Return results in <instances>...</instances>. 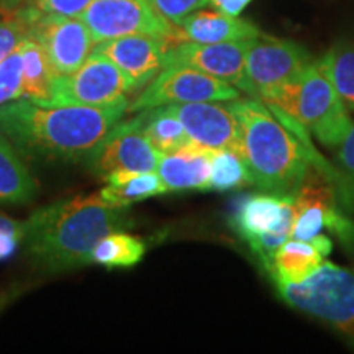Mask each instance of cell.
Masks as SVG:
<instances>
[{
    "label": "cell",
    "mask_w": 354,
    "mask_h": 354,
    "mask_svg": "<svg viewBox=\"0 0 354 354\" xmlns=\"http://www.w3.org/2000/svg\"><path fill=\"white\" fill-rule=\"evenodd\" d=\"M294 203L297 209V220L292 240L310 241L325 227L344 241L354 238V223L339 214L333 190L320 177L305 176L304 183L294 194Z\"/></svg>",
    "instance_id": "4fadbf2b"
},
{
    "label": "cell",
    "mask_w": 354,
    "mask_h": 354,
    "mask_svg": "<svg viewBox=\"0 0 354 354\" xmlns=\"http://www.w3.org/2000/svg\"><path fill=\"white\" fill-rule=\"evenodd\" d=\"M12 295H13L12 292H3V294H0V312H2V310L6 308L8 304H10Z\"/></svg>",
    "instance_id": "e575fe53"
},
{
    "label": "cell",
    "mask_w": 354,
    "mask_h": 354,
    "mask_svg": "<svg viewBox=\"0 0 354 354\" xmlns=\"http://www.w3.org/2000/svg\"><path fill=\"white\" fill-rule=\"evenodd\" d=\"M253 0H210V6L215 8V10H220L227 15L240 17L241 12L250 6Z\"/></svg>",
    "instance_id": "1f68e13d"
},
{
    "label": "cell",
    "mask_w": 354,
    "mask_h": 354,
    "mask_svg": "<svg viewBox=\"0 0 354 354\" xmlns=\"http://www.w3.org/2000/svg\"><path fill=\"white\" fill-rule=\"evenodd\" d=\"M292 307L354 336V269L323 261L299 284H276Z\"/></svg>",
    "instance_id": "277c9868"
},
{
    "label": "cell",
    "mask_w": 354,
    "mask_h": 354,
    "mask_svg": "<svg viewBox=\"0 0 354 354\" xmlns=\"http://www.w3.org/2000/svg\"><path fill=\"white\" fill-rule=\"evenodd\" d=\"M312 61L302 44L290 39L264 35L250 39L245 56V92L253 99H263L287 84L297 82Z\"/></svg>",
    "instance_id": "8992f818"
},
{
    "label": "cell",
    "mask_w": 354,
    "mask_h": 354,
    "mask_svg": "<svg viewBox=\"0 0 354 354\" xmlns=\"http://www.w3.org/2000/svg\"><path fill=\"white\" fill-rule=\"evenodd\" d=\"M165 19L177 24L190 12L205 7L210 0H149Z\"/></svg>",
    "instance_id": "f1b7e54d"
},
{
    "label": "cell",
    "mask_w": 354,
    "mask_h": 354,
    "mask_svg": "<svg viewBox=\"0 0 354 354\" xmlns=\"http://www.w3.org/2000/svg\"><path fill=\"white\" fill-rule=\"evenodd\" d=\"M130 92H135L130 79L107 57L91 53L77 71L55 76L50 99L41 105H105Z\"/></svg>",
    "instance_id": "ba28073f"
},
{
    "label": "cell",
    "mask_w": 354,
    "mask_h": 354,
    "mask_svg": "<svg viewBox=\"0 0 354 354\" xmlns=\"http://www.w3.org/2000/svg\"><path fill=\"white\" fill-rule=\"evenodd\" d=\"M104 180L107 185L100 190V196L113 205L125 207V209L131 203L167 192L158 171L136 172L118 169L109 174Z\"/></svg>",
    "instance_id": "44dd1931"
},
{
    "label": "cell",
    "mask_w": 354,
    "mask_h": 354,
    "mask_svg": "<svg viewBox=\"0 0 354 354\" xmlns=\"http://www.w3.org/2000/svg\"><path fill=\"white\" fill-rule=\"evenodd\" d=\"M166 109L183 123L190 140L210 149H233L240 154V125L228 102L167 104Z\"/></svg>",
    "instance_id": "9a60e30c"
},
{
    "label": "cell",
    "mask_w": 354,
    "mask_h": 354,
    "mask_svg": "<svg viewBox=\"0 0 354 354\" xmlns=\"http://www.w3.org/2000/svg\"><path fill=\"white\" fill-rule=\"evenodd\" d=\"M297 209L294 196L258 194L245 198L234 212L232 225L246 243L259 234L271 232L282 240H290Z\"/></svg>",
    "instance_id": "2e32d148"
},
{
    "label": "cell",
    "mask_w": 354,
    "mask_h": 354,
    "mask_svg": "<svg viewBox=\"0 0 354 354\" xmlns=\"http://www.w3.org/2000/svg\"><path fill=\"white\" fill-rule=\"evenodd\" d=\"M146 246L143 240L133 234L115 232L104 236L91 253V263L105 268H133L143 259Z\"/></svg>",
    "instance_id": "cb8c5ba5"
},
{
    "label": "cell",
    "mask_w": 354,
    "mask_h": 354,
    "mask_svg": "<svg viewBox=\"0 0 354 354\" xmlns=\"http://www.w3.org/2000/svg\"><path fill=\"white\" fill-rule=\"evenodd\" d=\"M24 56V77H21L20 99H28L44 104L50 99L51 84L55 79L50 61L37 39L28 37L20 44Z\"/></svg>",
    "instance_id": "7402d4cb"
},
{
    "label": "cell",
    "mask_w": 354,
    "mask_h": 354,
    "mask_svg": "<svg viewBox=\"0 0 354 354\" xmlns=\"http://www.w3.org/2000/svg\"><path fill=\"white\" fill-rule=\"evenodd\" d=\"M286 117L300 123L325 146L342 145L353 127L349 110L336 92L322 59L312 61L299 79L294 107Z\"/></svg>",
    "instance_id": "5b68a950"
},
{
    "label": "cell",
    "mask_w": 354,
    "mask_h": 354,
    "mask_svg": "<svg viewBox=\"0 0 354 354\" xmlns=\"http://www.w3.org/2000/svg\"><path fill=\"white\" fill-rule=\"evenodd\" d=\"M251 184L250 171L233 149H214L210 154L209 190L228 192Z\"/></svg>",
    "instance_id": "484cf974"
},
{
    "label": "cell",
    "mask_w": 354,
    "mask_h": 354,
    "mask_svg": "<svg viewBox=\"0 0 354 354\" xmlns=\"http://www.w3.org/2000/svg\"><path fill=\"white\" fill-rule=\"evenodd\" d=\"M171 44V39L154 35H128L97 43L92 53L112 61L138 91L165 69Z\"/></svg>",
    "instance_id": "7c38bea8"
},
{
    "label": "cell",
    "mask_w": 354,
    "mask_h": 354,
    "mask_svg": "<svg viewBox=\"0 0 354 354\" xmlns=\"http://www.w3.org/2000/svg\"><path fill=\"white\" fill-rule=\"evenodd\" d=\"M339 159L344 169H348L351 174H354V123L349 128L348 135L344 136L342 141V149H339Z\"/></svg>",
    "instance_id": "4dcf8cb0"
},
{
    "label": "cell",
    "mask_w": 354,
    "mask_h": 354,
    "mask_svg": "<svg viewBox=\"0 0 354 354\" xmlns=\"http://www.w3.org/2000/svg\"><path fill=\"white\" fill-rule=\"evenodd\" d=\"M95 44L128 35H154L179 41L177 26L159 13L149 0H92L79 15Z\"/></svg>",
    "instance_id": "52a82bcc"
},
{
    "label": "cell",
    "mask_w": 354,
    "mask_h": 354,
    "mask_svg": "<svg viewBox=\"0 0 354 354\" xmlns=\"http://www.w3.org/2000/svg\"><path fill=\"white\" fill-rule=\"evenodd\" d=\"M310 243H312L313 246L317 248L318 251H320V253L325 256H328L330 253H331V248H333V245H331V240L328 236H325V234H322V233H318L317 236H313L312 240H310Z\"/></svg>",
    "instance_id": "836d02e7"
},
{
    "label": "cell",
    "mask_w": 354,
    "mask_h": 354,
    "mask_svg": "<svg viewBox=\"0 0 354 354\" xmlns=\"http://www.w3.org/2000/svg\"><path fill=\"white\" fill-rule=\"evenodd\" d=\"M37 196V183L19 149L0 135V205H24Z\"/></svg>",
    "instance_id": "ffe728a7"
},
{
    "label": "cell",
    "mask_w": 354,
    "mask_h": 354,
    "mask_svg": "<svg viewBox=\"0 0 354 354\" xmlns=\"http://www.w3.org/2000/svg\"><path fill=\"white\" fill-rule=\"evenodd\" d=\"M24 77V56L19 46L0 63V107L20 99Z\"/></svg>",
    "instance_id": "83f0119b"
},
{
    "label": "cell",
    "mask_w": 354,
    "mask_h": 354,
    "mask_svg": "<svg viewBox=\"0 0 354 354\" xmlns=\"http://www.w3.org/2000/svg\"><path fill=\"white\" fill-rule=\"evenodd\" d=\"M228 105L240 125V156L251 184L269 194L294 196L313 158L300 143L299 133H292L259 99L238 97L228 100Z\"/></svg>",
    "instance_id": "3957f363"
},
{
    "label": "cell",
    "mask_w": 354,
    "mask_h": 354,
    "mask_svg": "<svg viewBox=\"0 0 354 354\" xmlns=\"http://www.w3.org/2000/svg\"><path fill=\"white\" fill-rule=\"evenodd\" d=\"M33 7L15 10L0 19V63L12 55L30 37V19Z\"/></svg>",
    "instance_id": "4316f807"
},
{
    "label": "cell",
    "mask_w": 354,
    "mask_h": 354,
    "mask_svg": "<svg viewBox=\"0 0 354 354\" xmlns=\"http://www.w3.org/2000/svg\"><path fill=\"white\" fill-rule=\"evenodd\" d=\"M214 149L189 140L176 153L161 154L158 174L167 192L177 190H209L210 154Z\"/></svg>",
    "instance_id": "ac0fdd59"
},
{
    "label": "cell",
    "mask_w": 354,
    "mask_h": 354,
    "mask_svg": "<svg viewBox=\"0 0 354 354\" xmlns=\"http://www.w3.org/2000/svg\"><path fill=\"white\" fill-rule=\"evenodd\" d=\"M128 100L105 105H41L17 99L0 107V135L21 156L46 162H79L128 110Z\"/></svg>",
    "instance_id": "6da1fadb"
},
{
    "label": "cell",
    "mask_w": 354,
    "mask_h": 354,
    "mask_svg": "<svg viewBox=\"0 0 354 354\" xmlns=\"http://www.w3.org/2000/svg\"><path fill=\"white\" fill-rule=\"evenodd\" d=\"M241 97L240 88L187 66H166L128 109L131 112L190 102H228Z\"/></svg>",
    "instance_id": "9c48e42d"
},
{
    "label": "cell",
    "mask_w": 354,
    "mask_h": 354,
    "mask_svg": "<svg viewBox=\"0 0 354 354\" xmlns=\"http://www.w3.org/2000/svg\"><path fill=\"white\" fill-rule=\"evenodd\" d=\"M21 243V236L15 233L0 232V259H6L15 253L17 246Z\"/></svg>",
    "instance_id": "d6a6232c"
},
{
    "label": "cell",
    "mask_w": 354,
    "mask_h": 354,
    "mask_svg": "<svg viewBox=\"0 0 354 354\" xmlns=\"http://www.w3.org/2000/svg\"><path fill=\"white\" fill-rule=\"evenodd\" d=\"M30 37L41 44L56 76L77 71L94 50L95 41L79 17L51 15L33 7Z\"/></svg>",
    "instance_id": "30bf717a"
},
{
    "label": "cell",
    "mask_w": 354,
    "mask_h": 354,
    "mask_svg": "<svg viewBox=\"0 0 354 354\" xmlns=\"http://www.w3.org/2000/svg\"><path fill=\"white\" fill-rule=\"evenodd\" d=\"M91 2L92 0H35L33 7L51 15L79 17Z\"/></svg>",
    "instance_id": "f546056e"
},
{
    "label": "cell",
    "mask_w": 354,
    "mask_h": 354,
    "mask_svg": "<svg viewBox=\"0 0 354 354\" xmlns=\"http://www.w3.org/2000/svg\"><path fill=\"white\" fill-rule=\"evenodd\" d=\"M322 63L346 109L354 112V39L331 46L322 57Z\"/></svg>",
    "instance_id": "d4e9b609"
},
{
    "label": "cell",
    "mask_w": 354,
    "mask_h": 354,
    "mask_svg": "<svg viewBox=\"0 0 354 354\" xmlns=\"http://www.w3.org/2000/svg\"><path fill=\"white\" fill-rule=\"evenodd\" d=\"M323 261L325 256L312 243L290 238L263 264L276 284H299L312 276Z\"/></svg>",
    "instance_id": "d6986e66"
},
{
    "label": "cell",
    "mask_w": 354,
    "mask_h": 354,
    "mask_svg": "<svg viewBox=\"0 0 354 354\" xmlns=\"http://www.w3.org/2000/svg\"><path fill=\"white\" fill-rule=\"evenodd\" d=\"M130 225L125 207L100 192L76 196L38 209L24 221L21 245L39 271L56 274L91 263L97 243Z\"/></svg>",
    "instance_id": "7a4b0ae2"
},
{
    "label": "cell",
    "mask_w": 354,
    "mask_h": 354,
    "mask_svg": "<svg viewBox=\"0 0 354 354\" xmlns=\"http://www.w3.org/2000/svg\"><path fill=\"white\" fill-rule=\"evenodd\" d=\"M141 130L159 154L176 153L190 140L187 131L166 105L140 110Z\"/></svg>",
    "instance_id": "603a6c76"
},
{
    "label": "cell",
    "mask_w": 354,
    "mask_h": 354,
    "mask_svg": "<svg viewBox=\"0 0 354 354\" xmlns=\"http://www.w3.org/2000/svg\"><path fill=\"white\" fill-rule=\"evenodd\" d=\"M179 41L228 43L245 41L261 37V30L240 17L227 15L220 10H194L177 21Z\"/></svg>",
    "instance_id": "e0dca14e"
},
{
    "label": "cell",
    "mask_w": 354,
    "mask_h": 354,
    "mask_svg": "<svg viewBox=\"0 0 354 354\" xmlns=\"http://www.w3.org/2000/svg\"><path fill=\"white\" fill-rule=\"evenodd\" d=\"M248 44L250 39L228 43L177 41L167 50L166 66H187L245 91Z\"/></svg>",
    "instance_id": "5bb4252c"
},
{
    "label": "cell",
    "mask_w": 354,
    "mask_h": 354,
    "mask_svg": "<svg viewBox=\"0 0 354 354\" xmlns=\"http://www.w3.org/2000/svg\"><path fill=\"white\" fill-rule=\"evenodd\" d=\"M159 154L141 130L140 113L127 122H118L110 128L99 146L87 159L88 169L105 179L113 171L136 172L158 171Z\"/></svg>",
    "instance_id": "8fae6325"
}]
</instances>
